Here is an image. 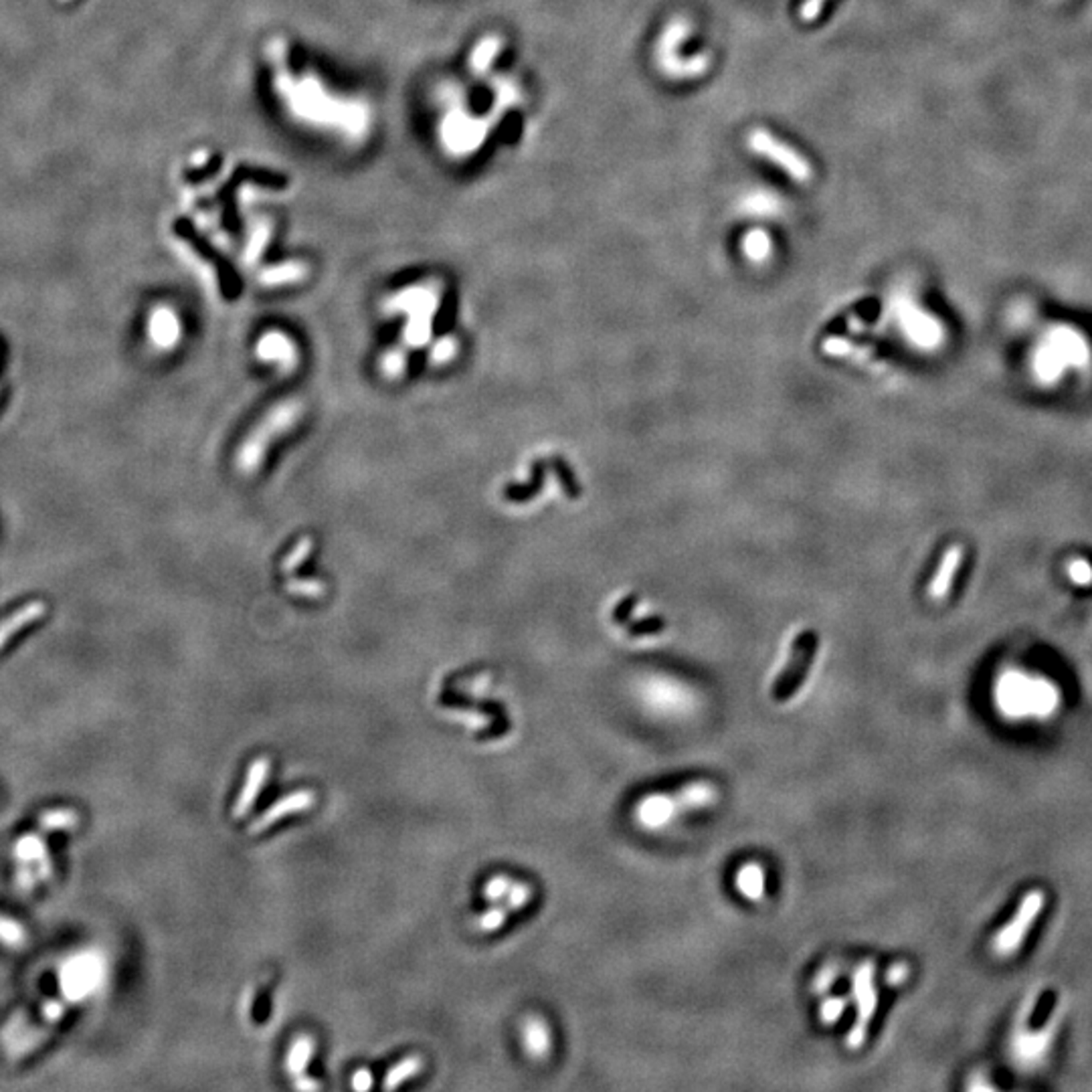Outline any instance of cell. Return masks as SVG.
Here are the masks:
<instances>
[{
	"mask_svg": "<svg viewBox=\"0 0 1092 1092\" xmlns=\"http://www.w3.org/2000/svg\"><path fill=\"white\" fill-rule=\"evenodd\" d=\"M718 801V789L711 781H692L675 791L648 793L633 805V818L644 830H662L682 813L708 809Z\"/></svg>",
	"mask_w": 1092,
	"mask_h": 1092,
	"instance_id": "obj_1",
	"label": "cell"
},
{
	"mask_svg": "<svg viewBox=\"0 0 1092 1092\" xmlns=\"http://www.w3.org/2000/svg\"><path fill=\"white\" fill-rule=\"evenodd\" d=\"M854 1004H856V1022H854V1027L849 1030L848 1038H845V1044L852 1050H858V1048L864 1044V1040L868 1038V1027L870 1022H872L874 1014H876L878 1008V987L874 983V965L872 963H864L860 965V969L854 975Z\"/></svg>",
	"mask_w": 1092,
	"mask_h": 1092,
	"instance_id": "obj_2",
	"label": "cell"
},
{
	"mask_svg": "<svg viewBox=\"0 0 1092 1092\" xmlns=\"http://www.w3.org/2000/svg\"><path fill=\"white\" fill-rule=\"evenodd\" d=\"M747 144H749V148L755 152V154H759L760 158L771 160L773 164H777L781 170H785L793 181L807 182L811 178L809 163L799 154L796 148L781 142V140L777 138V136H773L771 131L763 130V127L753 130L749 134Z\"/></svg>",
	"mask_w": 1092,
	"mask_h": 1092,
	"instance_id": "obj_3",
	"label": "cell"
},
{
	"mask_svg": "<svg viewBox=\"0 0 1092 1092\" xmlns=\"http://www.w3.org/2000/svg\"><path fill=\"white\" fill-rule=\"evenodd\" d=\"M815 649H818V637H815L813 633L805 631L797 637L796 644H793L791 648L789 664L785 666V670L781 672L779 678H777L775 688H773V696H775V700L785 702V700L791 698V696L799 690V684L805 680L807 670H809L811 662H813Z\"/></svg>",
	"mask_w": 1092,
	"mask_h": 1092,
	"instance_id": "obj_4",
	"label": "cell"
},
{
	"mask_svg": "<svg viewBox=\"0 0 1092 1092\" xmlns=\"http://www.w3.org/2000/svg\"><path fill=\"white\" fill-rule=\"evenodd\" d=\"M312 805H314V793L308 791V789H301V791L290 793V796H286V797L279 799V801H275L274 805L270 807V809L263 811V813L259 815L255 822H252V826L247 827V831L252 836L261 834V831H265L267 827H271L274 823L286 819L287 815L304 813V811H308Z\"/></svg>",
	"mask_w": 1092,
	"mask_h": 1092,
	"instance_id": "obj_5",
	"label": "cell"
},
{
	"mask_svg": "<svg viewBox=\"0 0 1092 1092\" xmlns=\"http://www.w3.org/2000/svg\"><path fill=\"white\" fill-rule=\"evenodd\" d=\"M270 771H271V763L270 759H265V756H261V759L253 760V763L249 764L247 777H245V785L243 789H241L239 797H237L235 805H233V818L241 819L252 811V807L255 805V799H257L259 791L263 789V783H265L267 777H270Z\"/></svg>",
	"mask_w": 1092,
	"mask_h": 1092,
	"instance_id": "obj_6",
	"label": "cell"
},
{
	"mask_svg": "<svg viewBox=\"0 0 1092 1092\" xmlns=\"http://www.w3.org/2000/svg\"><path fill=\"white\" fill-rule=\"evenodd\" d=\"M522 1046L534 1060H545L552 1050V1036L548 1023L538 1015H530L522 1023Z\"/></svg>",
	"mask_w": 1092,
	"mask_h": 1092,
	"instance_id": "obj_7",
	"label": "cell"
},
{
	"mask_svg": "<svg viewBox=\"0 0 1092 1092\" xmlns=\"http://www.w3.org/2000/svg\"><path fill=\"white\" fill-rule=\"evenodd\" d=\"M734 888L749 903H760L764 898V892H767V874H764L763 866L756 864V862L742 864L738 872L734 874Z\"/></svg>",
	"mask_w": 1092,
	"mask_h": 1092,
	"instance_id": "obj_8",
	"label": "cell"
},
{
	"mask_svg": "<svg viewBox=\"0 0 1092 1092\" xmlns=\"http://www.w3.org/2000/svg\"><path fill=\"white\" fill-rule=\"evenodd\" d=\"M42 615H45V603L35 601V603H29V605H25L23 609L16 611L12 617L4 619V622L0 623V649H2L4 645L8 644V641H11V637L15 635L16 631L23 630V627H27L29 623H33L35 619L42 617Z\"/></svg>",
	"mask_w": 1092,
	"mask_h": 1092,
	"instance_id": "obj_9",
	"label": "cell"
},
{
	"mask_svg": "<svg viewBox=\"0 0 1092 1092\" xmlns=\"http://www.w3.org/2000/svg\"><path fill=\"white\" fill-rule=\"evenodd\" d=\"M16 858H19L20 866H27L29 862L35 860L39 864L41 876H49L51 874L45 844L37 836H27V838L19 840V844H16Z\"/></svg>",
	"mask_w": 1092,
	"mask_h": 1092,
	"instance_id": "obj_10",
	"label": "cell"
},
{
	"mask_svg": "<svg viewBox=\"0 0 1092 1092\" xmlns=\"http://www.w3.org/2000/svg\"><path fill=\"white\" fill-rule=\"evenodd\" d=\"M314 1054V1040L310 1036H300V1038L294 1040V1046L290 1048L287 1052V1060H286V1068L292 1076H301L304 1070L308 1068L310 1058Z\"/></svg>",
	"mask_w": 1092,
	"mask_h": 1092,
	"instance_id": "obj_11",
	"label": "cell"
},
{
	"mask_svg": "<svg viewBox=\"0 0 1092 1092\" xmlns=\"http://www.w3.org/2000/svg\"><path fill=\"white\" fill-rule=\"evenodd\" d=\"M421 1070H423V1060H421L419 1056H407L405 1060L399 1062L397 1066H393V1068L386 1072L382 1089L385 1090L397 1089V1086H401L405 1081L417 1076Z\"/></svg>",
	"mask_w": 1092,
	"mask_h": 1092,
	"instance_id": "obj_12",
	"label": "cell"
},
{
	"mask_svg": "<svg viewBox=\"0 0 1092 1092\" xmlns=\"http://www.w3.org/2000/svg\"><path fill=\"white\" fill-rule=\"evenodd\" d=\"M79 823V815L74 809H51L39 815V827L51 830H74Z\"/></svg>",
	"mask_w": 1092,
	"mask_h": 1092,
	"instance_id": "obj_13",
	"label": "cell"
},
{
	"mask_svg": "<svg viewBox=\"0 0 1092 1092\" xmlns=\"http://www.w3.org/2000/svg\"><path fill=\"white\" fill-rule=\"evenodd\" d=\"M150 330H152V338H154L156 344H160V346H168V344H172L178 337L176 322H174L172 314L164 312V310H160V312H156V316H152Z\"/></svg>",
	"mask_w": 1092,
	"mask_h": 1092,
	"instance_id": "obj_14",
	"label": "cell"
},
{
	"mask_svg": "<svg viewBox=\"0 0 1092 1092\" xmlns=\"http://www.w3.org/2000/svg\"><path fill=\"white\" fill-rule=\"evenodd\" d=\"M25 941H27V933L19 920L0 915V943L12 947V949H19Z\"/></svg>",
	"mask_w": 1092,
	"mask_h": 1092,
	"instance_id": "obj_15",
	"label": "cell"
},
{
	"mask_svg": "<svg viewBox=\"0 0 1092 1092\" xmlns=\"http://www.w3.org/2000/svg\"><path fill=\"white\" fill-rule=\"evenodd\" d=\"M530 900H533V886L526 882H512V888H510V892L504 898V907L510 912H516L528 907Z\"/></svg>",
	"mask_w": 1092,
	"mask_h": 1092,
	"instance_id": "obj_16",
	"label": "cell"
},
{
	"mask_svg": "<svg viewBox=\"0 0 1092 1092\" xmlns=\"http://www.w3.org/2000/svg\"><path fill=\"white\" fill-rule=\"evenodd\" d=\"M508 912L510 911L504 907V904L500 903L494 904V907L488 908V911L479 916L478 929L482 930V933H496V930L504 926L506 919H508Z\"/></svg>",
	"mask_w": 1092,
	"mask_h": 1092,
	"instance_id": "obj_17",
	"label": "cell"
},
{
	"mask_svg": "<svg viewBox=\"0 0 1092 1092\" xmlns=\"http://www.w3.org/2000/svg\"><path fill=\"white\" fill-rule=\"evenodd\" d=\"M512 882H514L512 878L504 876V874H498V876L490 878V880H488V884H486V888H484V896H486L488 903H490V904L502 903V900L506 898V894L510 892V888H512Z\"/></svg>",
	"mask_w": 1092,
	"mask_h": 1092,
	"instance_id": "obj_18",
	"label": "cell"
},
{
	"mask_svg": "<svg viewBox=\"0 0 1092 1092\" xmlns=\"http://www.w3.org/2000/svg\"><path fill=\"white\" fill-rule=\"evenodd\" d=\"M848 1004L849 1000H845V997H827L822 1004V1008H819V1018H822L823 1023H836L844 1015Z\"/></svg>",
	"mask_w": 1092,
	"mask_h": 1092,
	"instance_id": "obj_19",
	"label": "cell"
},
{
	"mask_svg": "<svg viewBox=\"0 0 1092 1092\" xmlns=\"http://www.w3.org/2000/svg\"><path fill=\"white\" fill-rule=\"evenodd\" d=\"M542 474H545V463L538 461L537 466H534V479H533V484H528V486H522V488H510L508 494H506V496H508V498H512V500H526V498H533V496L537 494L538 488H541V484H542Z\"/></svg>",
	"mask_w": 1092,
	"mask_h": 1092,
	"instance_id": "obj_20",
	"label": "cell"
},
{
	"mask_svg": "<svg viewBox=\"0 0 1092 1092\" xmlns=\"http://www.w3.org/2000/svg\"><path fill=\"white\" fill-rule=\"evenodd\" d=\"M552 461H555L556 471H559V478H560V484H563V488H564V494H567L571 500L579 498L581 488H579V484H577V479L573 478V474H571V470H568L567 463H564V460H560V457H555Z\"/></svg>",
	"mask_w": 1092,
	"mask_h": 1092,
	"instance_id": "obj_21",
	"label": "cell"
},
{
	"mask_svg": "<svg viewBox=\"0 0 1092 1092\" xmlns=\"http://www.w3.org/2000/svg\"><path fill=\"white\" fill-rule=\"evenodd\" d=\"M745 247H747V252H749L751 257L759 259V257H764V255H767L769 247H771V243H769V237L764 235V233L756 231V233H749V237H747V241H745Z\"/></svg>",
	"mask_w": 1092,
	"mask_h": 1092,
	"instance_id": "obj_22",
	"label": "cell"
},
{
	"mask_svg": "<svg viewBox=\"0 0 1092 1092\" xmlns=\"http://www.w3.org/2000/svg\"><path fill=\"white\" fill-rule=\"evenodd\" d=\"M664 627H666L664 619H660V617H649V619H644V622L631 623V626H630V635H640V637H641V635H649V633H657V631H662V630H664Z\"/></svg>",
	"mask_w": 1092,
	"mask_h": 1092,
	"instance_id": "obj_23",
	"label": "cell"
},
{
	"mask_svg": "<svg viewBox=\"0 0 1092 1092\" xmlns=\"http://www.w3.org/2000/svg\"><path fill=\"white\" fill-rule=\"evenodd\" d=\"M823 4H826V0H805V2L801 4L799 15H801V19L807 20V23H809V20H815L819 15H822Z\"/></svg>",
	"mask_w": 1092,
	"mask_h": 1092,
	"instance_id": "obj_24",
	"label": "cell"
},
{
	"mask_svg": "<svg viewBox=\"0 0 1092 1092\" xmlns=\"http://www.w3.org/2000/svg\"><path fill=\"white\" fill-rule=\"evenodd\" d=\"M635 603H637V595H630L627 599H623V601L619 603L617 609H615V613H613L615 622L626 623L627 619H630V613L633 611V605H635Z\"/></svg>",
	"mask_w": 1092,
	"mask_h": 1092,
	"instance_id": "obj_25",
	"label": "cell"
},
{
	"mask_svg": "<svg viewBox=\"0 0 1092 1092\" xmlns=\"http://www.w3.org/2000/svg\"><path fill=\"white\" fill-rule=\"evenodd\" d=\"M352 1089L354 1090H371L372 1089V1074L371 1070L360 1068L356 1070L354 1076H352Z\"/></svg>",
	"mask_w": 1092,
	"mask_h": 1092,
	"instance_id": "obj_26",
	"label": "cell"
},
{
	"mask_svg": "<svg viewBox=\"0 0 1092 1092\" xmlns=\"http://www.w3.org/2000/svg\"><path fill=\"white\" fill-rule=\"evenodd\" d=\"M834 981H836L834 969H830V967L823 969V971L819 973L818 979H815V989H818V992H826V989L831 987V983H834Z\"/></svg>",
	"mask_w": 1092,
	"mask_h": 1092,
	"instance_id": "obj_27",
	"label": "cell"
},
{
	"mask_svg": "<svg viewBox=\"0 0 1092 1092\" xmlns=\"http://www.w3.org/2000/svg\"><path fill=\"white\" fill-rule=\"evenodd\" d=\"M294 1089H297V1090H320V1089H322V1085H320V1082H316V1081H310V1078L300 1076V1078H297V1081L294 1082Z\"/></svg>",
	"mask_w": 1092,
	"mask_h": 1092,
	"instance_id": "obj_28",
	"label": "cell"
},
{
	"mask_svg": "<svg viewBox=\"0 0 1092 1092\" xmlns=\"http://www.w3.org/2000/svg\"><path fill=\"white\" fill-rule=\"evenodd\" d=\"M61 2H69V0H61Z\"/></svg>",
	"mask_w": 1092,
	"mask_h": 1092,
	"instance_id": "obj_29",
	"label": "cell"
}]
</instances>
